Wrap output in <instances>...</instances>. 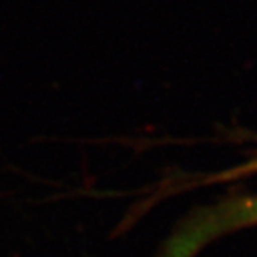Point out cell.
<instances>
[{
    "instance_id": "cell-1",
    "label": "cell",
    "mask_w": 257,
    "mask_h": 257,
    "mask_svg": "<svg viewBox=\"0 0 257 257\" xmlns=\"http://www.w3.org/2000/svg\"><path fill=\"white\" fill-rule=\"evenodd\" d=\"M250 224H257V197L225 202L200 212L197 217L186 222L167 244L161 257H192L199 247L219 234Z\"/></svg>"
}]
</instances>
